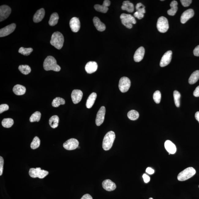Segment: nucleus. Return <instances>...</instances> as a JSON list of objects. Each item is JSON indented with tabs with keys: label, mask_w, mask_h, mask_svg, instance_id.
Listing matches in <instances>:
<instances>
[{
	"label": "nucleus",
	"mask_w": 199,
	"mask_h": 199,
	"mask_svg": "<svg viewBox=\"0 0 199 199\" xmlns=\"http://www.w3.org/2000/svg\"><path fill=\"white\" fill-rule=\"evenodd\" d=\"M43 67L46 71L52 70L59 72L61 69L60 66L57 64V61L55 58L51 56H48L45 59Z\"/></svg>",
	"instance_id": "f257e3e1"
},
{
	"label": "nucleus",
	"mask_w": 199,
	"mask_h": 199,
	"mask_svg": "<svg viewBox=\"0 0 199 199\" xmlns=\"http://www.w3.org/2000/svg\"><path fill=\"white\" fill-rule=\"evenodd\" d=\"M64 41V37L62 34L59 32H56L52 34L50 43L57 49L60 50L62 47Z\"/></svg>",
	"instance_id": "f03ea898"
},
{
	"label": "nucleus",
	"mask_w": 199,
	"mask_h": 199,
	"mask_svg": "<svg viewBox=\"0 0 199 199\" xmlns=\"http://www.w3.org/2000/svg\"><path fill=\"white\" fill-rule=\"evenodd\" d=\"M115 138V133L113 131L108 132L105 135L103 142V148L105 151L109 150L113 146Z\"/></svg>",
	"instance_id": "7ed1b4c3"
},
{
	"label": "nucleus",
	"mask_w": 199,
	"mask_h": 199,
	"mask_svg": "<svg viewBox=\"0 0 199 199\" xmlns=\"http://www.w3.org/2000/svg\"><path fill=\"white\" fill-rule=\"evenodd\" d=\"M196 171L193 167L186 168L179 173L177 176V179L180 181H184L193 177Z\"/></svg>",
	"instance_id": "20e7f679"
},
{
	"label": "nucleus",
	"mask_w": 199,
	"mask_h": 199,
	"mask_svg": "<svg viewBox=\"0 0 199 199\" xmlns=\"http://www.w3.org/2000/svg\"><path fill=\"white\" fill-rule=\"evenodd\" d=\"M120 17L122 24L128 28H133V24L136 23L135 18L131 14L122 13Z\"/></svg>",
	"instance_id": "39448f33"
},
{
	"label": "nucleus",
	"mask_w": 199,
	"mask_h": 199,
	"mask_svg": "<svg viewBox=\"0 0 199 199\" xmlns=\"http://www.w3.org/2000/svg\"><path fill=\"white\" fill-rule=\"evenodd\" d=\"M48 174V171L41 170L40 167L31 168L29 171L30 176L34 178L38 177L39 178L43 179L47 176Z\"/></svg>",
	"instance_id": "423d86ee"
},
{
	"label": "nucleus",
	"mask_w": 199,
	"mask_h": 199,
	"mask_svg": "<svg viewBox=\"0 0 199 199\" xmlns=\"http://www.w3.org/2000/svg\"><path fill=\"white\" fill-rule=\"evenodd\" d=\"M157 28L162 33L167 32L169 28V23L167 18L163 16L159 17L157 21Z\"/></svg>",
	"instance_id": "0eeeda50"
},
{
	"label": "nucleus",
	"mask_w": 199,
	"mask_h": 199,
	"mask_svg": "<svg viewBox=\"0 0 199 199\" xmlns=\"http://www.w3.org/2000/svg\"><path fill=\"white\" fill-rule=\"evenodd\" d=\"M131 81L128 77H123L119 80L118 87L122 93L127 92L131 86Z\"/></svg>",
	"instance_id": "6e6552de"
},
{
	"label": "nucleus",
	"mask_w": 199,
	"mask_h": 199,
	"mask_svg": "<svg viewBox=\"0 0 199 199\" xmlns=\"http://www.w3.org/2000/svg\"><path fill=\"white\" fill-rule=\"evenodd\" d=\"M79 142L77 139L71 138L66 141L63 144V147L67 150H75L78 147Z\"/></svg>",
	"instance_id": "1a4fd4ad"
},
{
	"label": "nucleus",
	"mask_w": 199,
	"mask_h": 199,
	"mask_svg": "<svg viewBox=\"0 0 199 199\" xmlns=\"http://www.w3.org/2000/svg\"><path fill=\"white\" fill-rule=\"evenodd\" d=\"M11 13L10 7L6 5H3L0 7V21L1 22L9 17Z\"/></svg>",
	"instance_id": "9d476101"
},
{
	"label": "nucleus",
	"mask_w": 199,
	"mask_h": 199,
	"mask_svg": "<svg viewBox=\"0 0 199 199\" xmlns=\"http://www.w3.org/2000/svg\"><path fill=\"white\" fill-rule=\"evenodd\" d=\"M16 28V24L15 23H12L4 28H1L0 30V37H4L9 35L14 31Z\"/></svg>",
	"instance_id": "9b49d317"
},
{
	"label": "nucleus",
	"mask_w": 199,
	"mask_h": 199,
	"mask_svg": "<svg viewBox=\"0 0 199 199\" xmlns=\"http://www.w3.org/2000/svg\"><path fill=\"white\" fill-rule=\"evenodd\" d=\"M106 113V108L102 106L97 113L96 119V124L98 126L101 125L103 122Z\"/></svg>",
	"instance_id": "f8f14e48"
},
{
	"label": "nucleus",
	"mask_w": 199,
	"mask_h": 199,
	"mask_svg": "<svg viewBox=\"0 0 199 199\" xmlns=\"http://www.w3.org/2000/svg\"><path fill=\"white\" fill-rule=\"evenodd\" d=\"M172 52L168 51L163 56L160 61V66L162 67L167 66L171 62Z\"/></svg>",
	"instance_id": "ddd939ff"
},
{
	"label": "nucleus",
	"mask_w": 199,
	"mask_h": 199,
	"mask_svg": "<svg viewBox=\"0 0 199 199\" xmlns=\"http://www.w3.org/2000/svg\"><path fill=\"white\" fill-rule=\"evenodd\" d=\"M194 12L193 9H189L184 11L182 14L180 18V21L182 24H184L187 21L193 17Z\"/></svg>",
	"instance_id": "4468645a"
},
{
	"label": "nucleus",
	"mask_w": 199,
	"mask_h": 199,
	"mask_svg": "<svg viewBox=\"0 0 199 199\" xmlns=\"http://www.w3.org/2000/svg\"><path fill=\"white\" fill-rule=\"evenodd\" d=\"M69 25L72 32H78L81 28L80 21L78 18L76 17L72 18L70 20Z\"/></svg>",
	"instance_id": "2eb2a0df"
},
{
	"label": "nucleus",
	"mask_w": 199,
	"mask_h": 199,
	"mask_svg": "<svg viewBox=\"0 0 199 199\" xmlns=\"http://www.w3.org/2000/svg\"><path fill=\"white\" fill-rule=\"evenodd\" d=\"M83 92L79 90H74L71 94L72 102L74 104L78 103L82 100L83 97Z\"/></svg>",
	"instance_id": "dca6fc26"
},
{
	"label": "nucleus",
	"mask_w": 199,
	"mask_h": 199,
	"mask_svg": "<svg viewBox=\"0 0 199 199\" xmlns=\"http://www.w3.org/2000/svg\"><path fill=\"white\" fill-rule=\"evenodd\" d=\"M145 50L144 47H141L135 51L133 56L134 60L136 62H139L143 59Z\"/></svg>",
	"instance_id": "f3484780"
},
{
	"label": "nucleus",
	"mask_w": 199,
	"mask_h": 199,
	"mask_svg": "<svg viewBox=\"0 0 199 199\" xmlns=\"http://www.w3.org/2000/svg\"><path fill=\"white\" fill-rule=\"evenodd\" d=\"M102 186L104 190L108 191H113L116 188V185L115 182L109 179L104 180L102 182Z\"/></svg>",
	"instance_id": "a211bd4d"
},
{
	"label": "nucleus",
	"mask_w": 199,
	"mask_h": 199,
	"mask_svg": "<svg viewBox=\"0 0 199 199\" xmlns=\"http://www.w3.org/2000/svg\"><path fill=\"white\" fill-rule=\"evenodd\" d=\"M97 68L96 62L95 61H90L86 65L85 69L88 73L91 74L96 71Z\"/></svg>",
	"instance_id": "6ab92c4d"
},
{
	"label": "nucleus",
	"mask_w": 199,
	"mask_h": 199,
	"mask_svg": "<svg viewBox=\"0 0 199 199\" xmlns=\"http://www.w3.org/2000/svg\"><path fill=\"white\" fill-rule=\"evenodd\" d=\"M164 147L166 151L171 154H174L177 151L176 146L171 141H166L164 143Z\"/></svg>",
	"instance_id": "aec40b11"
},
{
	"label": "nucleus",
	"mask_w": 199,
	"mask_h": 199,
	"mask_svg": "<svg viewBox=\"0 0 199 199\" xmlns=\"http://www.w3.org/2000/svg\"><path fill=\"white\" fill-rule=\"evenodd\" d=\"M45 14L44 9L41 8L38 10L33 16L34 22L36 23L40 22L44 18Z\"/></svg>",
	"instance_id": "412c9836"
},
{
	"label": "nucleus",
	"mask_w": 199,
	"mask_h": 199,
	"mask_svg": "<svg viewBox=\"0 0 199 199\" xmlns=\"http://www.w3.org/2000/svg\"><path fill=\"white\" fill-rule=\"evenodd\" d=\"M93 22L96 28L100 32H103L106 30L105 25L100 21V19L97 17H94Z\"/></svg>",
	"instance_id": "4be33fe9"
},
{
	"label": "nucleus",
	"mask_w": 199,
	"mask_h": 199,
	"mask_svg": "<svg viewBox=\"0 0 199 199\" xmlns=\"http://www.w3.org/2000/svg\"><path fill=\"white\" fill-rule=\"evenodd\" d=\"M14 94L20 96L24 95L26 92V88L24 86L20 84H16L13 89Z\"/></svg>",
	"instance_id": "5701e85b"
},
{
	"label": "nucleus",
	"mask_w": 199,
	"mask_h": 199,
	"mask_svg": "<svg viewBox=\"0 0 199 199\" xmlns=\"http://www.w3.org/2000/svg\"><path fill=\"white\" fill-rule=\"evenodd\" d=\"M122 9V10H126L128 12L132 13L134 10V7L133 3L130 2V1H126L123 2Z\"/></svg>",
	"instance_id": "b1692460"
},
{
	"label": "nucleus",
	"mask_w": 199,
	"mask_h": 199,
	"mask_svg": "<svg viewBox=\"0 0 199 199\" xmlns=\"http://www.w3.org/2000/svg\"><path fill=\"white\" fill-rule=\"evenodd\" d=\"M97 98V94L96 93H92L88 97L86 103V107L90 108L93 106Z\"/></svg>",
	"instance_id": "393cba45"
},
{
	"label": "nucleus",
	"mask_w": 199,
	"mask_h": 199,
	"mask_svg": "<svg viewBox=\"0 0 199 199\" xmlns=\"http://www.w3.org/2000/svg\"><path fill=\"white\" fill-rule=\"evenodd\" d=\"M177 5H178V3L176 1H173L171 2L170 4L171 8L167 11V13L169 15L171 16L175 15L178 9Z\"/></svg>",
	"instance_id": "a878e982"
},
{
	"label": "nucleus",
	"mask_w": 199,
	"mask_h": 199,
	"mask_svg": "<svg viewBox=\"0 0 199 199\" xmlns=\"http://www.w3.org/2000/svg\"><path fill=\"white\" fill-rule=\"evenodd\" d=\"M59 118L57 115H55L50 118L49 120L50 125L54 129L57 128L58 126Z\"/></svg>",
	"instance_id": "bb28decb"
},
{
	"label": "nucleus",
	"mask_w": 199,
	"mask_h": 199,
	"mask_svg": "<svg viewBox=\"0 0 199 199\" xmlns=\"http://www.w3.org/2000/svg\"><path fill=\"white\" fill-rule=\"evenodd\" d=\"M59 19L58 14L57 13H54L50 16L48 23L50 26H53L57 24Z\"/></svg>",
	"instance_id": "cd10ccee"
},
{
	"label": "nucleus",
	"mask_w": 199,
	"mask_h": 199,
	"mask_svg": "<svg viewBox=\"0 0 199 199\" xmlns=\"http://www.w3.org/2000/svg\"><path fill=\"white\" fill-rule=\"evenodd\" d=\"M199 79V70L193 72L190 77L189 82L190 84H193L196 83Z\"/></svg>",
	"instance_id": "c85d7f7f"
},
{
	"label": "nucleus",
	"mask_w": 199,
	"mask_h": 199,
	"mask_svg": "<svg viewBox=\"0 0 199 199\" xmlns=\"http://www.w3.org/2000/svg\"><path fill=\"white\" fill-rule=\"evenodd\" d=\"M65 103L66 102L64 99L60 97H57L52 101V105L54 107H57L61 105L65 104Z\"/></svg>",
	"instance_id": "c756f323"
},
{
	"label": "nucleus",
	"mask_w": 199,
	"mask_h": 199,
	"mask_svg": "<svg viewBox=\"0 0 199 199\" xmlns=\"http://www.w3.org/2000/svg\"><path fill=\"white\" fill-rule=\"evenodd\" d=\"M127 116L128 118L131 120H136L138 118L139 114L135 110H131L128 112Z\"/></svg>",
	"instance_id": "7c9ffc66"
},
{
	"label": "nucleus",
	"mask_w": 199,
	"mask_h": 199,
	"mask_svg": "<svg viewBox=\"0 0 199 199\" xmlns=\"http://www.w3.org/2000/svg\"><path fill=\"white\" fill-rule=\"evenodd\" d=\"M14 124L13 119L10 118H5L2 122V124L3 127L6 128H9L12 127Z\"/></svg>",
	"instance_id": "2f4dec72"
},
{
	"label": "nucleus",
	"mask_w": 199,
	"mask_h": 199,
	"mask_svg": "<svg viewBox=\"0 0 199 199\" xmlns=\"http://www.w3.org/2000/svg\"><path fill=\"white\" fill-rule=\"evenodd\" d=\"M19 69L21 73L24 75H28L31 72V69L28 65H21L19 67Z\"/></svg>",
	"instance_id": "473e14b6"
},
{
	"label": "nucleus",
	"mask_w": 199,
	"mask_h": 199,
	"mask_svg": "<svg viewBox=\"0 0 199 199\" xmlns=\"http://www.w3.org/2000/svg\"><path fill=\"white\" fill-rule=\"evenodd\" d=\"M41 114L39 111H36L31 115L30 118V122H39L40 119Z\"/></svg>",
	"instance_id": "72a5a7b5"
},
{
	"label": "nucleus",
	"mask_w": 199,
	"mask_h": 199,
	"mask_svg": "<svg viewBox=\"0 0 199 199\" xmlns=\"http://www.w3.org/2000/svg\"><path fill=\"white\" fill-rule=\"evenodd\" d=\"M40 145V140L39 137H34L31 144V148L32 149H36L39 148Z\"/></svg>",
	"instance_id": "f704fd0d"
},
{
	"label": "nucleus",
	"mask_w": 199,
	"mask_h": 199,
	"mask_svg": "<svg viewBox=\"0 0 199 199\" xmlns=\"http://www.w3.org/2000/svg\"><path fill=\"white\" fill-rule=\"evenodd\" d=\"M173 96L175 106L179 107L180 106V94L177 90H175L173 92Z\"/></svg>",
	"instance_id": "c9c22d12"
},
{
	"label": "nucleus",
	"mask_w": 199,
	"mask_h": 199,
	"mask_svg": "<svg viewBox=\"0 0 199 199\" xmlns=\"http://www.w3.org/2000/svg\"><path fill=\"white\" fill-rule=\"evenodd\" d=\"M33 51V49L31 48H25L21 47L19 48V52L25 56H28Z\"/></svg>",
	"instance_id": "e433bc0d"
},
{
	"label": "nucleus",
	"mask_w": 199,
	"mask_h": 199,
	"mask_svg": "<svg viewBox=\"0 0 199 199\" xmlns=\"http://www.w3.org/2000/svg\"><path fill=\"white\" fill-rule=\"evenodd\" d=\"M94 8L97 12L103 13H105L107 12L108 10V7L104 6L103 5H95L94 6Z\"/></svg>",
	"instance_id": "4c0bfd02"
},
{
	"label": "nucleus",
	"mask_w": 199,
	"mask_h": 199,
	"mask_svg": "<svg viewBox=\"0 0 199 199\" xmlns=\"http://www.w3.org/2000/svg\"><path fill=\"white\" fill-rule=\"evenodd\" d=\"M153 99L155 102L157 104L160 103L161 99V94L159 90L156 91L153 95Z\"/></svg>",
	"instance_id": "58836bf2"
},
{
	"label": "nucleus",
	"mask_w": 199,
	"mask_h": 199,
	"mask_svg": "<svg viewBox=\"0 0 199 199\" xmlns=\"http://www.w3.org/2000/svg\"><path fill=\"white\" fill-rule=\"evenodd\" d=\"M145 8V6L141 3H137L136 6V9L137 11L143 14L145 13H146Z\"/></svg>",
	"instance_id": "ea45409f"
},
{
	"label": "nucleus",
	"mask_w": 199,
	"mask_h": 199,
	"mask_svg": "<svg viewBox=\"0 0 199 199\" xmlns=\"http://www.w3.org/2000/svg\"><path fill=\"white\" fill-rule=\"evenodd\" d=\"M180 2L182 6L187 7L190 6L192 2V1L191 0H181Z\"/></svg>",
	"instance_id": "a19ab883"
},
{
	"label": "nucleus",
	"mask_w": 199,
	"mask_h": 199,
	"mask_svg": "<svg viewBox=\"0 0 199 199\" xmlns=\"http://www.w3.org/2000/svg\"><path fill=\"white\" fill-rule=\"evenodd\" d=\"M9 109V107L6 104H2L0 106V113H3V112L7 111Z\"/></svg>",
	"instance_id": "79ce46f5"
},
{
	"label": "nucleus",
	"mask_w": 199,
	"mask_h": 199,
	"mask_svg": "<svg viewBox=\"0 0 199 199\" xmlns=\"http://www.w3.org/2000/svg\"><path fill=\"white\" fill-rule=\"evenodd\" d=\"M3 166H4V160L3 157H0V175H2L3 170Z\"/></svg>",
	"instance_id": "37998d69"
},
{
	"label": "nucleus",
	"mask_w": 199,
	"mask_h": 199,
	"mask_svg": "<svg viewBox=\"0 0 199 199\" xmlns=\"http://www.w3.org/2000/svg\"><path fill=\"white\" fill-rule=\"evenodd\" d=\"M134 16L135 17L139 19H142L144 17V14L141 13L136 12L133 14Z\"/></svg>",
	"instance_id": "c03bdc74"
},
{
	"label": "nucleus",
	"mask_w": 199,
	"mask_h": 199,
	"mask_svg": "<svg viewBox=\"0 0 199 199\" xmlns=\"http://www.w3.org/2000/svg\"><path fill=\"white\" fill-rule=\"evenodd\" d=\"M142 177L144 179V181L145 183H148V182L150 181V177L147 175L145 174H144L143 175Z\"/></svg>",
	"instance_id": "a18cd8bd"
},
{
	"label": "nucleus",
	"mask_w": 199,
	"mask_h": 199,
	"mask_svg": "<svg viewBox=\"0 0 199 199\" xmlns=\"http://www.w3.org/2000/svg\"><path fill=\"white\" fill-rule=\"evenodd\" d=\"M193 53L197 57H199V45L197 46L193 50Z\"/></svg>",
	"instance_id": "49530a36"
},
{
	"label": "nucleus",
	"mask_w": 199,
	"mask_h": 199,
	"mask_svg": "<svg viewBox=\"0 0 199 199\" xmlns=\"http://www.w3.org/2000/svg\"><path fill=\"white\" fill-rule=\"evenodd\" d=\"M193 95L196 97H199V86L197 87L194 92H193Z\"/></svg>",
	"instance_id": "de8ad7c7"
},
{
	"label": "nucleus",
	"mask_w": 199,
	"mask_h": 199,
	"mask_svg": "<svg viewBox=\"0 0 199 199\" xmlns=\"http://www.w3.org/2000/svg\"><path fill=\"white\" fill-rule=\"evenodd\" d=\"M146 172L149 175H152L154 173V170L151 167H148L146 169Z\"/></svg>",
	"instance_id": "09e8293b"
},
{
	"label": "nucleus",
	"mask_w": 199,
	"mask_h": 199,
	"mask_svg": "<svg viewBox=\"0 0 199 199\" xmlns=\"http://www.w3.org/2000/svg\"><path fill=\"white\" fill-rule=\"evenodd\" d=\"M81 199H93V198L90 194H86L84 195Z\"/></svg>",
	"instance_id": "8fccbe9b"
},
{
	"label": "nucleus",
	"mask_w": 199,
	"mask_h": 199,
	"mask_svg": "<svg viewBox=\"0 0 199 199\" xmlns=\"http://www.w3.org/2000/svg\"><path fill=\"white\" fill-rule=\"evenodd\" d=\"M110 3H110V1L109 0H105V1H104L103 5L108 8V7L110 6Z\"/></svg>",
	"instance_id": "3c124183"
},
{
	"label": "nucleus",
	"mask_w": 199,
	"mask_h": 199,
	"mask_svg": "<svg viewBox=\"0 0 199 199\" xmlns=\"http://www.w3.org/2000/svg\"><path fill=\"white\" fill-rule=\"evenodd\" d=\"M195 118L199 122V111L197 112L195 114Z\"/></svg>",
	"instance_id": "603ef678"
},
{
	"label": "nucleus",
	"mask_w": 199,
	"mask_h": 199,
	"mask_svg": "<svg viewBox=\"0 0 199 199\" xmlns=\"http://www.w3.org/2000/svg\"><path fill=\"white\" fill-rule=\"evenodd\" d=\"M149 199H153L152 198H150Z\"/></svg>",
	"instance_id": "864d4df0"
},
{
	"label": "nucleus",
	"mask_w": 199,
	"mask_h": 199,
	"mask_svg": "<svg viewBox=\"0 0 199 199\" xmlns=\"http://www.w3.org/2000/svg\"></svg>",
	"instance_id": "5fc2aeb1"
}]
</instances>
